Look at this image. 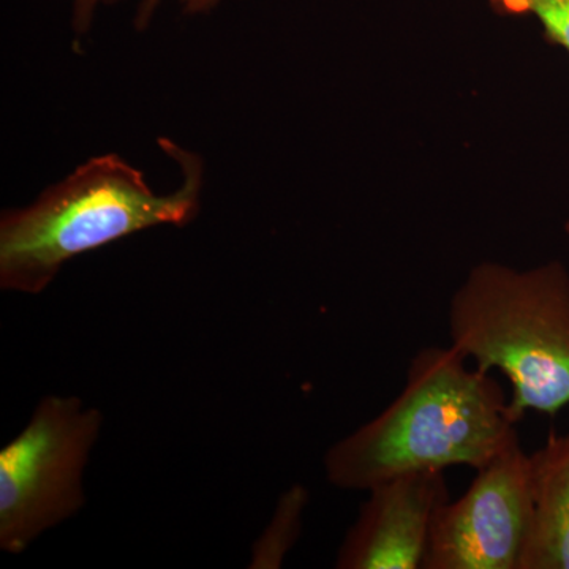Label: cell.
<instances>
[{
  "mask_svg": "<svg viewBox=\"0 0 569 569\" xmlns=\"http://www.w3.org/2000/svg\"><path fill=\"white\" fill-rule=\"evenodd\" d=\"M127 2L129 0H67L71 32L78 37L88 36L102 11Z\"/></svg>",
  "mask_w": 569,
  "mask_h": 569,
  "instance_id": "obj_11",
  "label": "cell"
},
{
  "mask_svg": "<svg viewBox=\"0 0 569 569\" xmlns=\"http://www.w3.org/2000/svg\"><path fill=\"white\" fill-rule=\"evenodd\" d=\"M102 415L78 397L48 396L0 451V548L24 552L84 505L82 473Z\"/></svg>",
  "mask_w": 569,
  "mask_h": 569,
  "instance_id": "obj_4",
  "label": "cell"
},
{
  "mask_svg": "<svg viewBox=\"0 0 569 569\" xmlns=\"http://www.w3.org/2000/svg\"><path fill=\"white\" fill-rule=\"evenodd\" d=\"M367 493L337 553L336 568H422L433 519L449 500L445 471L402 475Z\"/></svg>",
  "mask_w": 569,
  "mask_h": 569,
  "instance_id": "obj_6",
  "label": "cell"
},
{
  "mask_svg": "<svg viewBox=\"0 0 569 569\" xmlns=\"http://www.w3.org/2000/svg\"><path fill=\"white\" fill-rule=\"evenodd\" d=\"M563 228H565V234H567V238H568V241H569V212H568V216H567V220H565Z\"/></svg>",
  "mask_w": 569,
  "mask_h": 569,
  "instance_id": "obj_12",
  "label": "cell"
},
{
  "mask_svg": "<svg viewBox=\"0 0 569 569\" xmlns=\"http://www.w3.org/2000/svg\"><path fill=\"white\" fill-rule=\"evenodd\" d=\"M167 2L168 0H138L137 11H134V29L146 31L152 24L157 11L162 9L163 3ZM174 2L186 14L206 17V14H211L212 11L220 9L224 2H230V0H174Z\"/></svg>",
  "mask_w": 569,
  "mask_h": 569,
  "instance_id": "obj_10",
  "label": "cell"
},
{
  "mask_svg": "<svg viewBox=\"0 0 569 569\" xmlns=\"http://www.w3.org/2000/svg\"><path fill=\"white\" fill-rule=\"evenodd\" d=\"M531 516L519 569H569V433L530 455Z\"/></svg>",
  "mask_w": 569,
  "mask_h": 569,
  "instance_id": "obj_7",
  "label": "cell"
},
{
  "mask_svg": "<svg viewBox=\"0 0 569 569\" xmlns=\"http://www.w3.org/2000/svg\"><path fill=\"white\" fill-rule=\"evenodd\" d=\"M530 516V455L516 443L438 509L422 569H519Z\"/></svg>",
  "mask_w": 569,
  "mask_h": 569,
  "instance_id": "obj_5",
  "label": "cell"
},
{
  "mask_svg": "<svg viewBox=\"0 0 569 569\" xmlns=\"http://www.w3.org/2000/svg\"><path fill=\"white\" fill-rule=\"evenodd\" d=\"M500 383L449 343L411 358L402 392L372 421L328 449L337 489L367 492L388 479L448 467L488 466L519 443Z\"/></svg>",
  "mask_w": 569,
  "mask_h": 569,
  "instance_id": "obj_2",
  "label": "cell"
},
{
  "mask_svg": "<svg viewBox=\"0 0 569 569\" xmlns=\"http://www.w3.org/2000/svg\"><path fill=\"white\" fill-rule=\"evenodd\" d=\"M500 18H533L549 43L569 54V0H485Z\"/></svg>",
  "mask_w": 569,
  "mask_h": 569,
  "instance_id": "obj_8",
  "label": "cell"
},
{
  "mask_svg": "<svg viewBox=\"0 0 569 569\" xmlns=\"http://www.w3.org/2000/svg\"><path fill=\"white\" fill-rule=\"evenodd\" d=\"M178 167V187L159 193L140 168L100 153L52 182L36 200L0 213V288L22 295L47 290L81 254L157 227H187L203 204V157L171 138L157 141Z\"/></svg>",
  "mask_w": 569,
  "mask_h": 569,
  "instance_id": "obj_1",
  "label": "cell"
},
{
  "mask_svg": "<svg viewBox=\"0 0 569 569\" xmlns=\"http://www.w3.org/2000/svg\"><path fill=\"white\" fill-rule=\"evenodd\" d=\"M448 328L477 369L507 378L518 421L569 406V271L560 260L473 266L451 296Z\"/></svg>",
  "mask_w": 569,
  "mask_h": 569,
  "instance_id": "obj_3",
  "label": "cell"
},
{
  "mask_svg": "<svg viewBox=\"0 0 569 569\" xmlns=\"http://www.w3.org/2000/svg\"><path fill=\"white\" fill-rule=\"evenodd\" d=\"M307 501L306 490L302 488H293L284 496L277 511L276 526L271 530V541L268 549L271 552L269 561L280 563L284 553L293 545L296 537L301 527L302 509Z\"/></svg>",
  "mask_w": 569,
  "mask_h": 569,
  "instance_id": "obj_9",
  "label": "cell"
}]
</instances>
